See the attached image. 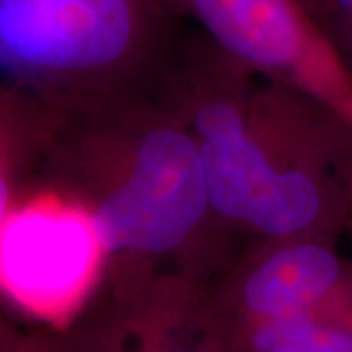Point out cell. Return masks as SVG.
<instances>
[{
    "instance_id": "3",
    "label": "cell",
    "mask_w": 352,
    "mask_h": 352,
    "mask_svg": "<svg viewBox=\"0 0 352 352\" xmlns=\"http://www.w3.org/2000/svg\"><path fill=\"white\" fill-rule=\"evenodd\" d=\"M178 0H0V90L50 139L153 96L178 55Z\"/></svg>"
},
{
    "instance_id": "12",
    "label": "cell",
    "mask_w": 352,
    "mask_h": 352,
    "mask_svg": "<svg viewBox=\"0 0 352 352\" xmlns=\"http://www.w3.org/2000/svg\"><path fill=\"white\" fill-rule=\"evenodd\" d=\"M30 346V340L14 333V331H0V352H20Z\"/></svg>"
},
{
    "instance_id": "6",
    "label": "cell",
    "mask_w": 352,
    "mask_h": 352,
    "mask_svg": "<svg viewBox=\"0 0 352 352\" xmlns=\"http://www.w3.org/2000/svg\"><path fill=\"white\" fill-rule=\"evenodd\" d=\"M178 6L231 61L352 124L351 69L303 0H178Z\"/></svg>"
},
{
    "instance_id": "8",
    "label": "cell",
    "mask_w": 352,
    "mask_h": 352,
    "mask_svg": "<svg viewBox=\"0 0 352 352\" xmlns=\"http://www.w3.org/2000/svg\"><path fill=\"white\" fill-rule=\"evenodd\" d=\"M226 339L231 352H352V303L227 331Z\"/></svg>"
},
{
    "instance_id": "11",
    "label": "cell",
    "mask_w": 352,
    "mask_h": 352,
    "mask_svg": "<svg viewBox=\"0 0 352 352\" xmlns=\"http://www.w3.org/2000/svg\"><path fill=\"white\" fill-rule=\"evenodd\" d=\"M2 127H14V129H22L25 133H32L38 139H41L47 147V141H50V135L41 129L39 126H36L28 116H25L16 104H14L2 90H0V129Z\"/></svg>"
},
{
    "instance_id": "10",
    "label": "cell",
    "mask_w": 352,
    "mask_h": 352,
    "mask_svg": "<svg viewBox=\"0 0 352 352\" xmlns=\"http://www.w3.org/2000/svg\"><path fill=\"white\" fill-rule=\"evenodd\" d=\"M352 73V0H303Z\"/></svg>"
},
{
    "instance_id": "2",
    "label": "cell",
    "mask_w": 352,
    "mask_h": 352,
    "mask_svg": "<svg viewBox=\"0 0 352 352\" xmlns=\"http://www.w3.org/2000/svg\"><path fill=\"white\" fill-rule=\"evenodd\" d=\"M34 188L87 212L106 268L176 272L212 284L243 249L215 221L196 143L159 92L59 127Z\"/></svg>"
},
{
    "instance_id": "13",
    "label": "cell",
    "mask_w": 352,
    "mask_h": 352,
    "mask_svg": "<svg viewBox=\"0 0 352 352\" xmlns=\"http://www.w3.org/2000/svg\"><path fill=\"white\" fill-rule=\"evenodd\" d=\"M20 352H36V349H34V344H30L28 349H24V351H20Z\"/></svg>"
},
{
    "instance_id": "5",
    "label": "cell",
    "mask_w": 352,
    "mask_h": 352,
    "mask_svg": "<svg viewBox=\"0 0 352 352\" xmlns=\"http://www.w3.org/2000/svg\"><path fill=\"white\" fill-rule=\"evenodd\" d=\"M36 352H231L198 278L106 268L94 300L63 333L36 339Z\"/></svg>"
},
{
    "instance_id": "1",
    "label": "cell",
    "mask_w": 352,
    "mask_h": 352,
    "mask_svg": "<svg viewBox=\"0 0 352 352\" xmlns=\"http://www.w3.org/2000/svg\"><path fill=\"white\" fill-rule=\"evenodd\" d=\"M159 94L200 155L215 221L243 245L352 231V124L212 43L180 50Z\"/></svg>"
},
{
    "instance_id": "4",
    "label": "cell",
    "mask_w": 352,
    "mask_h": 352,
    "mask_svg": "<svg viewBox=\"0 0 352 352\" xmlns=\"http://www.w3.org/2000/svg\"><path fill=\"white\" fill-rule=\"evenodd\" d=\"M104 270L96 226L55 192H25L0 229V300L51 323L50 337L71 327L90 305Z\"/></svg>"
},
{
    "instance_id": "7",
    "label": "cell",
    "mask_w": 352,
    "mask_h": 352,
    "mask_svg": "<svg viewBox=\"0 0 352 352\" xmlns=\"http://www.w3.org/2000/svg\"><path fill=\"white\" fill-rule=\"evenodd\" d=\"M339 241L294 237L247 243L210 284L223 331L352 303V261Z\"/></svg>"
},
{
    "instance_id": "9",
    "label": "cell",
    "mask_w": 352,
    "mask_h": 352,
    "mask_svg": "<svg viewBox=\"0 0 352 352\" xmlns=\"http://www.w3.org/2000/svg\"><path fill=\"white\" fill-rule=\"evenodd\" d=\"M45 143L22 129H0V229L30 192Z\"/></svg>"
}]
</instances>
